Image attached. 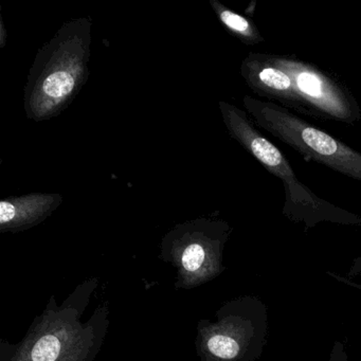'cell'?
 I'll return each instance as SVG.
<instances>
[{
	"label": "cell",
	"instance_id": "cell-1",
	"mask_svg": "<svg viewBox=\"0 0 361 361\" xmlns=\"http://www.w3.org/2000/svg\"><path fill=\"white\" fill-rule=\"evenodd\" d=\"M92 28L88 16L73 18L39 50L25 85L27 119H54L77 98L90 75Z\"/></svg>",
	"mask_w": 361,
	"mask_h": 361
},
{
	"label": "cell",
	"instance_id": "cell-2",
	"mask_svg": "<svg viewBox=\"0 0 361 361\" xmlns=\"http://www.w3.org/2000/svg\"><path fill=\"white\" fill-rule=\"evenodd\" d=\"M219 107L229 136L282 181L285 195L282 213L288 221L303 224L305 229L320 223L361 226L359 215L319 197L300 181L282 151L259 132L246 111L226 101H219Z\"/></svg>",
	"mask_w": 361,
	"mask_h": 361
},
{
	"label": "cell",
	"instance_id": "cell-3",
	"mask_svg": "<svg viewBox=\"0 0 361 361\" xmlns=\"http://www.w3.org/2000/svg\"><path fill=\"white\" fill-rule=\"evenodd\" d=\"M243 105L255 126L293 147L306 161L322 164L361 183L359 152L276 103L245 96Z\"/></svg>",
	"mask_w": 361,
	"mask_h": 361
},
{
	"label": "cell",
	"instance_id": "cell-4",
	"mask_svg": "<svg viewBox=\"0 0 361 361\" xmlns=\"http://www.w3.org/2000/svg\"><path fill=\"white\" fill-rule=\"evenodd\" d=\"M268 56L274 64L290 73L308 116L348 126L360 122V105L339 78L295 56Z\"/></svg>",
	"mask_w": 361,
	"mask_h": 361
},
{
	"label": "cell",
	"instance_id": "cell-5",
	"mask_svg": "<svg viewBox=\"0 0 361 361\" xmlns=\"http://www.w3.org/2000/svg\"><path fill=\"white\" fill-rule=\"evenodd\" d=\"M240 75L253 94L308 116L293 78L288 71L274 64L268 54H248L240 65Z\"/></svg>",
	"mask_w": 361,
	"mask_h": 361
},
{
	"label": "cell",
	"instance_id": "cell-6",
	"mask_svg": "<svg viewBox=\"0 0 361 361\" xmlns=\"http://www.w3.org/2000/svg\"><path fill=\"white\" fill-rule=\"evenodd\" d=\"M63 196L56 193H30L9 196L0 202V226L12 227L44 219L62 204Z\"/></svg>",
	"mask_w": 361,
	"mask_h": 361
},
{
	"label": "cell",
	"instance_id": "cell-7",
	"mask_svg": "<svg viewBox=\"0 0 361 361\" xmlns=\"http://www.w3.org/2000/svg\"><path fill=\"white\" fill-rule=\"evenodd\" d=\"M209 3L224 28L238 41L248 46L265 43V37L252 20L226 7L219 0H209Z\"/></svg>",
	"mask_w": 361,
	"mask_h": 361
},
{
	"label": "cell",
	"instance_id": "cell-8",
	"mask_svg": "<svg viewBox=\"0 0 361 361\" xmlns=\"http://www.w3.org/2000/svg\"><path fill=\"white\" fill-rule=\"evenodd\" d=\"M61 344L56 336L42 337L32 350L33 361H56L60 355Z\"/></svg>",
	"mask_w": 361,
	"mask_h": 361
},
{
	"label": "cell",
	"instance_id": "cell-9",
	"mask_svg": "<svg viewBox=\"0 0 361 361\" xmlns=\"http://www.w3.org/2000/svg\"><path fill=\"white\" fill-rule=\"evenodd\" d=\"M206 259V251L204 247L197 243L190 244L187 248L185 249L183 253V265L188 271H195Z\"/></svg>",
	"mask_w": 361,
	"mask_h": 361
},
{
	"label": "cell",
	"instance_id": "cell-10",
	"mask_svg": "<svg viewBox=\"0 0 361 361\" xmlns=\"http://www.w3.org/2000/svg\"><path fill=\"white\" fill-rule=\"evenodd\" d=\"M329 361H348L345 344L341 341H335L329 353Z\"/></svg>",
	"mask_w": 361,
	"mask_h": 361
},
{
	"label": "cell",
	"instance_id": "cell-11",
	"mask_svg": "<svg viewBox=\"0 0 361 361\" xmlns=\"http://www.w3.org/2000/svg\"><path fill=\"white\" fill-rule=\"evenodd\" d=\"M361 274V257H356L353 261L352 265H350V270H348V276L350 278H354V276H360Z\"/></svg>",
	"mask_w": 361,
	"mask_h": 361
},
{
	"label": "cell",
	"instance_id": "cell-12",
	"mask_svg": "<svg viewBox=\"0 0 361 361\" xmlns=\"http://www.w3.org/2000/svg\"><path fill=\"white\" fill-rule=\"evenodd\" d=\"M1 29H3V32H1V47H4L6 44V31H5V25H4L3 20H1Z\"/></svg>",
	"mask_w": 361,
	"mask_h": 361
}]
</instances>
